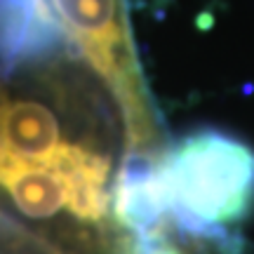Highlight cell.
I'll use <instances>...</instances> for the list:
<instances>
[{
  "label": "cell",
  "instance_id": "obj_1",
  "mask_svg": "<svg viewBox=\"0 0 254 254\" xmlns=\"http://www.w3.org/2000/svg\"><path fill=\"white\" fill-rule=\"evenodd\" d=\"M167 224L228 228L254 207V148L224 129L182 136L158 160Z\"/></svg>",
  "mask_w": 254,
  "mask_h": 254
},
{
  "label": "cell",
  "instance_id": "obj_2",
  "mask_svg": "<svg viewBox=\"0 0 254 254\" xmlns=\"http://www.w3.org/2000/svg\"><path fill=\"white\" fill-rule=\"evenodd\" d=\"M71 40L57 14L55 0H0V68L12 71L45 59Z\"/></svg>",
  "mask_w": 254,
  "mask_h": 254
},
{
  "label": "cell",
  "instance_id": "obj_3",
  "mask_svg": "<svg viewBox=\"0 0 254 254\" xmlns=\"http://www.w3.org/2000/svg\"><path fill=\"white\" fill-rule=\"evenodd\" d=\"M113 198L116 219L132 236H153L165 228L167 209L158 182V160L144 151L125 158Z\"/></svg>",
  "mask_w": 254,
  "mask_h": 254
},
{
  "label": "cell",
  "instance_id": "obj_4",
  "mask_svg": "<svg viewBox=\"0 0 254 254\" xmlns=\"http://www.w3.org/2000/svg\"><path fill=\"white\" fill-rule=\"evenodd\" d=\"M47 163L64 177L66 207L80 221L97 224L109 212V160L85 146L62 144Z\"/></svg>",
  "mask_w": 254,
  "mask_h": 254
},
{
  "label": "cell",
  "instance_id": "obj_5",
  "mask_svg": "<svg viewBox=\"0 0 254 254\" xmlns=\"http://www.w3.org/2000/svg\"><path fill=\"white\" fill-rule=\"evenodd\" d=\"M0 136H2L5 153L31 163H47L62 148L59 123L55 113L43 104L28 99L2 97Z\"/></svg>",
  "mask_w": 254,
  "mask_h": 254
},
{
  "label": "cell",
  "instance_id": "obj_6",
  "mask_svg": "<svg viewBox=\"0 0 254 254\" xmlns=\"http://www.w3.org/2000/svg\"><path fill=\"white\" fill-rule=\"evenodd\" d=\"M0 189L28 219H50L66 207V184L52 163H31L5 155L0 160Z\"/></svg>",
  "mask_w": 254,
  "mask_h": 254
},
{
  "label": "cell",
  "instance_id": "obj_7",
  "mask_svg": "<svg viewBox=\"0 0 254 254\" xmlns=\"http://www.w3.org/2000/svg\"><path fill=\"white\" fill-rule=\"evenodd\" d=\"M132 240L127 243V250L123 254H182V250L174 245V240L167 233L165 228L160 233H153V236H129Z\"/></svg>",
  "mask_w": 254,
  "mask_h": 254
}]
</instances>
